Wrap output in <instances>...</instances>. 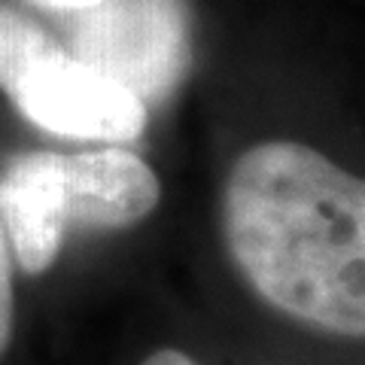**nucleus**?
<instances>
[{"instance_id":"obj_1","label":"nucleus","mask_w":365,"mask_h":365,"mask_svg":"<svg viewBox=\"0 0 365 365\" xmlns=\"http://www.w3.org/2000/svg\"><path fill=\"white\" fill-rule=\"evenodd\" d=\"M225 244L277 311L365 338V180L292 140L256 143L225 182Z\"/></svg>"},{"instance_id":"obj_2","label":"nucleus","mask_w":365,"mask_h":365,"mask_svg":"<svg viewBox=\"0 0 365 365\" xmlns=\"http://www.w3.org/2000/svg\"><path fill=\"white\" fill-rule=\"evenodd\" d=\"M162 198L155 170L122 146L19 153L0 168V220L25 274L52 268L71 225L128 228Z\"/></svg>"},{"instance_id":"obj_3","label":"nucleus","mask_w":365,"mask_h":365,"mask_svg":"<svg viewBox=\"0 0 365 365\" xmlns=\"http://www.w3.org/2000/svg\"><path fill=\"white\" fill-rule=\"evenodd\" d=\"M0 91L31 125L73 140L131 143L150 119L128 88L6 4H0Z\"/></svg>"},{"instance_id":"obj_4","label":"nucleus","mask_w":365,"mask_h":365,"mask_svg":"<svg viewBox=\"0 0 365 365\" xmlns=\"http://www.w3.org/2000/svg\"><path fill=\"white\" fill-rule=\"evenodd\" d=\"M73 55L125 86L140 104H162L189 71V19L182 0H101L79 9Z\"/></svg>"},{"instance_id":"obj_5","label":"nucleus","mask_w":365,"mask_h":365,"mask_svg":"<svg viewBox=\"0 0 365 365\" xmlns=\"http://www.w3.org/2000/svg\"><path fill=\"white\" fill-rule=\"evenodd\" d=\"M9 338H13V250L0 220V356L9 347Z\"/></svg>"},{"instance_id":"obj_6","label":"nucleus","mask_w":365,"mask_h":365,"mask_svg":"<svg viewBox=\"0 0 365 365\" xmlns=\"http://www.w3.org/2000/svg\"><path fill=\"white\" fill-rule=\"evenodd\" d=\"M34 6H43V9H64V13H79V9H88L101 4V0H28Z\"/></svg>"},{"instance_id":"obj_7","label":"nucleus","mask_w":365,"mask_h":365,"mask_svg":"<svg viewBox=\"0 0 365 365\" xmlns=\"http://www.w3.org/2000/svg\"><path fill=\"white\" fill-rule=\"evenodd\" d=\"M143 365H198L192 356H186L182 350H158V353H153L150 359H146Z\"/></svg>"}]
</instances>
